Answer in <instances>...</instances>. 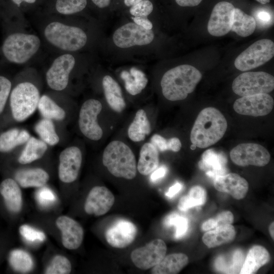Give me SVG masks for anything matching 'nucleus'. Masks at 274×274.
Listing matches in <instances>:
<instances>
[{"mask_svg":"<svg viewBox=\"0 0 274 274\" xmlns=\"http://www.w3.org/2000/svg\"><path fill=\"white\" fill-rule=\"evenodd\" d=\"M15 178L17 183L23 188L41 187L48 182L49 176L42 168H33L17 171Z\"/></svg>","mask_w":274,"mask_h":274,"instance_id":"obj_26","label":"nucleus"},{"mask_svg":"<svg viewBox=\"0 0 274 274\" xmlns=\"http://www.w3.org/2000/svg\"><path fill=\"white\" fill-rule=\"evenodd\" d=\"M201 78V73L193 66L182 64L173 67L162 76V94L170 101L183 100L195 90Z\"/></svg>","mask_w":274,"mask_h":274,"instance_id":"obj_2","label":"nucleus"},{"mask_svg":"<svg viewBox=\"0 0 274 274\" xmlns=\"http://www.w3.org/2000/svg\"><path fill=\"white\" fill-rule=\"evenodd\" d=\"M134 22L143 28L151 30L153 27L152 22L147 18L144 17H132Z\"/></svg>","mask_w":274,"mask_h":274,"instance_id":"obj_49","label":"nucleus"},{"mask_svg":"<svg viewBox=\"0 0 274 274\" xmlns=\"http://www.w3.org/2000/svg\"><path fill=\"white\" fill-rule=\"evenodd\" d=\"M216 227L225 224H231L234 221V217L230 211H224L219 213L213 218Z\"/></svg>","mask_w":274,"mask_h":274,"instance_id":"obj_46","label":"nucleus"},{"mask_svg":"<svg viewBox=\"0 0 274 274\" xmlns=\"http://www.w3.org/2000/svg\"><path fill=\"white\" fill-rule=\"evenodd\" d=\"M262 5H265L270 2V0H256Z\"/></svg>","mask_w":274,"mask_h":274,"instance_id":"obj_59","label":"nucleus"},{"mask_svg":"<svg viewBox=\"0 0 274 274\" xmlns=\"http://www.w3.org/2000/svg\"><path fill=\"white\" fill-rule=\"evenodd\" d=\"M181 7H194L198 5L202 0H175Z\"/></svg>","mask_w":274,"mask_h":274,"instance_id":"obj_53","label":"nucleus"},{"mask_svg":"<svg viewBox=\"0 0 274 274\" xmlns=\"http://www.w3.org/2000/svg\"><path fill=\"white\" fill-rule=\"evenodd\" d=\"M235 235L234 227L231 224H225L206 232L202 240L208 248H214L231 242Z\"/></svg>","mask_w":274,"mask_h":274,"instance_id":"obj_27","label":"nucleus"},{"mask_svg":"<svg viewBox=\"0 0 274 274\" xmlns=\"http://www.w3.org/2000/svg\"><path fill=\"white\" fill-rule=\"evenodd\" d=\"M19 230L22 236L29 242H43L46 238L43 232L28 225L20 226Z\"/></svg>","mask_w":274,"mask_h":274,"instance_id":"obj_42","label":"nucleus"},{"mask_svg":"<svg viewBox=\"0 0 274 274\" xmlns=\"http://www.w3.org/2000/svg\"><path fill=\"white\" fill-rule=\"evenodd\" d=\"M274 223L272 222L269 226V231L271 238H274Z\"/></svg>","mask_w":274,"mask_h":274,"instance_id":"obj_58","label":"nucleus"},{"mask_svg":"<svg viewBox=\"0 0 274 274\" xmlns=\"http://www.w3.org/2000/svg\"><path fill=\"white\" fill-rule=\"evenodd\" d=\"M153 10V5L149 0H142L131 6L129 10L130 13L134 17L147 16Z\"/></svg>","mask_w":274,"mask_h":274,"instance_id":"obj_43","label":"nucleus"},{"mask_svg":"<svg viewBox=\"0 0 274 274\" xmlns=\"http://www.w3.org/2000/svg\"><path fill=\"white\" fill-rule=\"evenodd\" d=\"M35 129L42 141L46 144L53 146L58 143L59 138L51 120L43 119L36 125Z\"/></svg>","mask_w":274,"mask_h":274,"instance_id":"obj_37","label":"nucleus"},{"mask_svg":"<svg viewBox=\"0 0 274 274\" xmlns=\"http://www.w3.org/2000/svg\"><path fill=\"white\" fill-rule=\"evenodd\" d=\"M102 108L98 100L89 99L82 105L79 117V126L81 132L93 141L100 140L103 131L97 122V116Z\"/></svg>","mask_w":274,"mask_h":274,"instance_id":"obj_11","label":"nucleus"},{"mask_svg":"<svg viewBox=\"0 0 274 274\" xmlns=\"http://www.w3.org/2000/svg\"><path fill=\"white\" fill-rule=\"evenodd\" d=\"M154 38L152 29H146L135 23H128L119 27L113 36L115 45L121 48L146 45Z\"/></svg>","mask_w":274,"mask_h":274,"instance_id":"obj_10","label":"nucleus"},{"mask_svg":"<svg viewBox=\"0 0 274 274\" xmlns=\"http://www.w3.org/2000/svg\"><path fill=\"white\" fill-rule=\"evenodd\" d=\"M167 172L166 167L164 166H161L159 168H157L152 173L150 177L151 180L153 182H156L158 180L163 178Z\"/></svg>","mask_w":274,"mask_h":274,"instance_id":"obj_50","label":"nucleus"},{"mask_svg":"<svg viewBox=\"0 0 274 274\" xmlns=\"http://www.w3.org/2000/svg\"><path fill=\"white\" fill-rule=\"evenodd\" d=\"M47 149L46 143L42 140L31 137L18 158L20 163L25 164L41 158Z\"/></svg>","mask_w":274,"mask_h":274,"instance_id":"obj_32","label":"nucleus"},{"mask_svg":"<svg viewBox=\"0 0 274 274\" xmlns=\"http://www.w3.org/2000/svg\"><path fill=\"white\" fill-rule=\"evenodd\" d=\"M183 185L179 182H176L174 185L171 186L167 192L165 193V195L172 198L176 195L182 188Z\"/></svg>","mask_w":274,"mask_h":274,"instance_id":"obj_52","label":"nucleus"},{"mask_svg":"<svg viewBox=\"0 0 274 274\" xmlns=\"http://www.w3.org/2000/svg\"><path fill=\"white\" fill-rule=\"evenodd\" d=\"M159 161L156 147L151 142L146 143L141 148L137 170L142 175H149L158 167Z\"/></svg>","mask_w":274,"mask_h":274,"instance_id":"obj_25","label":"nucleus"},{"mask_svg":"<svg viewBox=\"0 0 274 274\" xmlns=\"http://www.w3.org/2000/svg\"><path fill=\"white\" fill-rule=\"evenodd\" d=\"M151 143L153 144L160 151L169 150L168 140H166L161 135L155 134L151 138Z\"/></svg>","mask_w":274,"mask_h":274,"instance_id":"obj_47","label":"nucleus"},{"mask_svg":"<svg viewBox=\"0 0 274 274\" xmlns=\"http://www.w3.org/2000/svg\"><path fill=\"white\" fill-rule=\"evenodd\" d=\"M230 157L234 163L241 166H264L270 159L268 150L262 145L255 143L237 145L230 151Z\"/></svg>","mask_w":274,"mask_h":274,"instance_id":"obj_9","label":"nucleus"},{"mask_svg":"<svg viewBox=\"0 0 274 274\" xmlns=\"http://www.w3.org/2000/svg\"><path fill=\"white\" fill-rule=\"evenodd\" d=\"M37 199L42 206H47L53 203L55 196L53 192L48 188H42L37 194Z\"/></svg>","mask_w":274,"mask_h":274,"instance_id":"obj_45","label":"nucleus"},{"mask_svg":"<svg viewBox=\"0 0 274 274\" xmlns=\"http://www.w3.org/2000/svg\"><path fill=\"white\" fill-rule=\"evenodd\" d=\"M71 270L72 265L69 260L64 256L57 255L52 259L47 267L45 273L68 274Z\"/></svg>","mask_w":274,"mask_h":274,"instance_id":"obj_38","label":"nucleus"},{"mask_svg":"<svg viewBox=\"0 0 274 274\" xmlns=\"http://www.w3.org/2000/svg\"><path fill=\"white\" fill-rule=\"evenodd\" d=\"M38 88L30 82L17 85L10 94V106L14 119L21 122L32 115L38 108L40 99Z\"/></svg>","mask_w":274,"mask_h":274,"instance_id":"obj_6","label":"nucleus"},{"mask_svg":"<svg viewBox=\"0 0 274 274\" xmlns=\"http://www.w3.org/2000/svg\"><path fill=\"white\" fill-rule=\"evenodd\" d=\"M207 192L205 189L200 186L192 187L188 194L181 198L178 203V209L182 211L203 205L206 201Z\"/></svg>","mask_w":274,"mask_h":274,"instance_id":"obj_34","label":"nucleus"},{"mask_svg":"<svg viewBox=\"0 0 274 274\" xmlns=\"http://www.w3.org/2000/svg\"><path fill=\"white\" fill-rule=\"evenodd\" d=\"M201 228L203 231H208L210 229L215 228L216 225L213 218L209 219L203 222Z\"/></svg>","mask_w":274,"mask_h":274,"instance_id":"obj_54","label":"nucleus"},{"mask_svg":"<svg viewBox=\"0 0 274 274\" xmlns=\"http://www.w3.org/2000/svg\"><path fill=\"white\" fill-rule=\"evenodd\" d=\"M9 261L11 267L18 272H28L33 266L31 256L27 252L21 249L12 251L9 255Z\"/></svg>","mask_w":274,"mask_h":274,"instance_id":"obj_36","label":"nucleus"},{"mask_svg":"<svg viewBox=\"0 0 274 274\" xmlns=\"http://www.w3.org/2000/svg\"><path fill=\"white\" fill-rule=\"evenodd\" d=\"M98 8H104L109 6L111 0H91Z\"/></svg>","mask_w":274,"mask_h":274,"instance_id":"obj_55","label":"nucleus"},{"mask_svg":"<svg viewBox=\"0 0 274 274\" xmlns=\"http://www.w3.org/2000/svg\"><path fill=\"white\" fill-rule=\"evenodd\" d=\"M235 7L230 3L222 1L214 7L207 26L209 33L215 37H221L230 30Z\"/></svg>","mask_w":274,"mask_h":274,"instance_id":"obj_15","label":"nucleus"},{"mask_svg":"<svg viewBox=\"0 0 274 274\" xmlns=\"http://www.w3.org/2000/svg\"><path fill=\"white\" fill-rule=\"evenodd\" d=\"M30 138L25 130L10 129L0 135V152H9L16 146L27 142Z\"/></svg>","mask_w":274,"mask_h":274,"instance_id":"obj_33","label":"nucleus"},{"mask_svg":"<svg viewBox=\"0 0 274 274\" xmlns=\"http://www.w3.org/2000/svg\"><path fill=\"white\" fill-rule=\"evenodd\" d=\"M270 255L267 250L261 246H254L249 251L245 258L241 274H252L268 262Z\"/></svg>","mask_w":274,"mask_h":274,"instance_id":"obj_24","label":"nucleus"},{"mask_svg":"<svg viewBox=\"0 0 274 274\" xmlns=\"http://www.w3.org/2000/svg\"><path fill=\"white\" fill-rule=\"evenodd\" d=\"M120 76L124 81L126 90L132 95L141 93L148 82L145 74L134 67L131 68L129 72L126 71H122Z\"/></svg>","mask_w":274,"mask_h":274,"instance_id":"obj_30","label":"nucleus"},{"mask_svg":"<svg viewBox=\"0 0 274 274\" xmlns=\"http://www.w3.org/2000/svg\"><path fill=\"white\" fill-rule=\"evenodd\" d=\"M102 163L116 177L132 180L136 175L134 154L126 144L120 141H113L107 146L102 154Z\"/></svg>","mask_w":274,"mask_h":274,"instance_id":"obj_3","label":"nucleus"},{"mask_svg":"<svg viewBox=\"0 0 274 274\" xmlns=\"http://www.w3.org/2000/svg\"><path fill=\"white\" fill-rule=\"evenodd\" d=\"M12 87L10 80L3 75H0V114L5 107Z\"/></svg>","mask_w":274,"mask_h":274,"instance_id":"obj_44","label":"nucleus"},{"mask_svg":"<svg viewBox=\"0 0 274 274\" xmlns=\"http://www.w3.org/2000/svg\"><path fill=\"white\" fill-rule=\"evenodd\" d=\"M230 258V260L226 261L222 257H218V259L219 260L228 263L222 268L220 271L228 273H240L245 260L242 251L240 250L235 251Z\"/></svg>","mask_w":274,"mask_h":274,"instance_id":"obj_41","label":"nucleus"},{"mask_svg":"<svg viewBox=\"0 0 274 274\" xmlns=\"http://www.w3.org/2000/svg\"><path fill=\"white\" fill-rule=\"evenodd\" d=\"M151 130L150 123L146 112L143 109L139 110L128 128V135L133 142L143 141Z\"/></svg>","mask_w":274,"mask_h":274,"instance_id":"obj_29","label":"nucleus"},{"mask_svg":"<svg viewBox=\"0 0 274 274\" xmlns=\"http://www.w3.org/2000/svg\"><path fill=\"white\" fill-rule=\"evenodd\" d=\"M166 250L165 242L161 239L157 238L134 250L130 254V258L136 267L147 270L160 262L165 256Z\"/></svg>","mask_w":274,"mask_h":274,"instance_id":"obj_12","label":"nucleus"},{"mask_svg":"<svg viewBox=\"0 0 274 274\" xmlns=\"http://www.w3.org/2000/svg\"><path fill=\"white\" fill-rule=\"evenodd\" d=\"M188 263L186 255L181 253H173L166 256L157 265L152 267L153 274H176L179 273Z\"/></svg>","mask_w":274,"mask_h":274,"instance_id":"obj_28","label":"nucleus"},{"mask_svg":"<svg viewBox=\"0 0 274 274\" xmlns=\"http://www.w3.org/2000/svg\"><path fill=\"white\" fill-rule=\"evenodd\" d=\"M164 224L167 227L175 226L176 238H179L184 236L188 227V220L177 213H173L167 216L164 220Z\"/></svg>","mask_w":274,"mask_h":274,"instance_id":"obj_40","label":"nucleus"},{"mask_svg":"<svg viewBox=\"0 0 274 274\" xmlns=\"http://www.w3.org/2000/svg\"><path fill=\"white\" fill-rule=\"evenodd\" d=\"M13 3H14L15 5H17L18 7L20 6L21 3L23 2L32 4L36 2V0H11Z\"/></svg>","mask_w":274,"mask_h":274,"instance_id":"obj_56","label":"nucleus"},{"mask_svg":"<svg viewBox=\"0 0 274 274\" xmlns=\"http://www.w3.org/2000/svg\"><path fill=\"white\" fill-rule=\"evenodd\" d=\"M227 122L222 113L216 108L208 107L198 114L190 133L192 144L206 148L218 142L224 135Z\"/></svg>","mask_w":274,"mask_h":274,"instance_id":"obj_1","label":"nucleus"},{"mask_svg":"<svg viewBox=\"0 0 274 274\" xmlns=\"http://www.w3.org/2000/svg\"><path fill=\"white\" fill-rule=\"evenodd\" d=\"M141 1L142 0H124V3L126 6L129 7L132 6Z\"/></svg>","mask_w":274,"mask_h":274,"instance_id":"obj_57","label":"nucleus"},{"mask_svg":"<svg viewBox=\"0 0 274 274\" xmlns=\"http://www.w3.org/2000/svg\"><path fill=\"white\" fill-rule=\"evenodd\" d=\"M75 64V59L71 54H65L56 58L46 73L48 86L56 91L64 89Z\"/></svg>","mask_w":274,"mask_h":274,"instance_id":"obj_14","label":"nucleus"},{"mask_svg":"<svg viewBox=\"0 0 274 274\" xmlns=\"http://www.w3.org/2000/svg\"><path fill=\"white\" fill-rule=\"evenodd\" d=\"M169 150L178 152L182 147L180 140L177 138H172L168 140Z\"/></svg>","mask_w":274,"mask_h":274,"instance_id":"obj_51","label":"nucleus"},{"mask_svg":"<svg viewBox=\"0 0 274 274\" xmlns=\"http://www.w3.org/2000/svg\"><path fill=\"white\" fill-rule=\"evenodd\" d=\"M44 35L52 45L67 51L81 49L87 40L86 34L80 28L58 22L49 23L45 29Z\"/></svg>","mask_w":274,"mask_h":274,"instance_id":"obj_5","label":"nucleus"},{"mask_svg":"<svg viewBox=\"0 0 274 274\" xmlns=\"http://www.w3.org/2000/svg\"><path fill=\"white\" fill-rule=\"evenodd\" d=\"M55 223L61 231L63 246L69 250L79 248L84 238V230L79 223L68 216H60Z\"/></svg>","mask_w":274,"mask_h":274,"instance_id":"obj_19","label":"nucleus"},{"mask_svg":"<svg viewBox=\"0 0 274 274\" xmlns=\"http://www.w3.org/2000/svg\"><path fill=\"white\" fill-rule=\"evenodd\" d=\"M227 161L224 153L210 149L203 153L198 165L208 176L214 179L217 176L226 174Z\"/></svg>","mask_w":274,"mask_h":274,"instance_id":"obj_21","label":"nucleus"},{"mask_svg":"<svg viewBox=\"0 0 274 274\" xmlns=\"http://www.w3.org/2000/svg\"><path fill=\"white\" fill-rule=\"evenodd\" d=\"M38 108L45 119L59 121L63 120L65 116L64 110L46 95L40 98Z\"/></svg>","mask_w":274,"mask_h":274,"instance_id":"obj_35","label":"nucleus"},{"mask_svg":"<svg viewBox=\"0 0 274 274\" xmlns=\"http://www.w3.org/2000/svg\"><path fill=\"white\" fill-rule=\"evenodd\" d=\"M233 91L241 96L268 93L274 89V77L264 72H247L233 81Z\"/></svg>","mask_w":274,"mask_h":274,"instance_id":"obj_7","label":"nucleus"},{"mask_svg":"<svg viewBox=\"0 0 274 274\" xmlns=\"http://www.w3.org/2000/svg\"><path fill=\"white\" fill-rule=\"evenodd\" d=\"M196 147L195 146V145H193V144H192V145L191 146V147H190V148H191V149L192 150H194V149H195Z\"/></svg>","mask_w":274,"mask_h":274,"instance_id":"obj_60","label":"nucleus"},{"mask_svg":"<svg viewBox=\"0 0 274 274\" xmlns=\"http://www.w3.org/2000/svg\"><path fill=\"white\" fill-rule=\"evenodd\" d=\"M273 56V42L263 39L255 42L238 55L234 64L237 70L247 71L264 64Z\"/></svg>","mask_w":274,"mask_h":274,"instance_id":"obj_8","label":"nucleus"},{"mask_svg":"<svg viewBox=\"0 0 274 274\" xmlns=\"http://www.w3.org/2000/svg\"><path fill=\"white\" fill-rule=\"evenodd\" d=\"M214 179V187L218 191L228 193L236 199L244 198L248 192V182L237 174L217 176Z\"/></svg>","mask_w":274,"mask_h":274,"instance_id":"obj_20","label":"nucleus"},{"mask_svg":"<svg viewBox=\"0 0 274 274\" xmlns=\"http://www.w3.org/2000/svg\"><path fill=\"white\" fill-rule=\"evenodd\" d=\"M256 26L255 18L238 8H235L231 30L242 37L251 35Z\"/></svg>","mask_w":274,"mask_h":274,"instance_id":"obj_31","label":"nucleus"},{"mask_svg":"<svg viewBox=\"0 0 274 274\" xmlns=\"http://www.w3.org/2000/svg\"><path fill=\"white\" fill-rule=\"evenodd\" d=\"M138 232L136 226L125 219H119L107 229L105 237L112 247L123 249L128 247L134 240Z\"/></svg>","mask_w":274,"mask_h":274,"instance_id":"obj_16","label":"nucleus"},{"mask_svg":"<svg viewBox=\"0 0 274 274\" xmlns=\"http://www.w3.org/2000/svg\"><path fill=\"white\" fill-rule=\"evenodd\" d=\"M256 17L258 22L263 26H267L273 23L271 15L267 11L260 10L257 12Z\"/></svg>","mask_w":274,"mask_h":274,"instance_id":"obj_48","label":"nucleus"},{"mask_svg":"<svg viewBox=\"0 0 274 274\" xmlns=\"http://www.w3.org/2000/svg\"><path fill=\"white\" fill-rule=\"evenodd\" d=\"M0 193L7 209L11 212L17 213L22 207V196L17 182L12 179L4 180L0 185Z\"/></svg>","mask_w":274,"mask_h":274,"instance_id":"obj_22","label":"nucleus"},{"mask_svg":"<svg viewBox=\"0 0 274 274\" xmlns=\"http://www.w3.org/2000/svg\"><path fill=\"white\" fill-rule=\"evenodd\" d=\"M82 160L80 149L72 146L63 150L59 156L58 177L61 181L70 183L75 181L79 175Z\"/></svg>","mask_w":274,"mask_h":274,"instance_id":"obj_17","label":"nucleus"},{"mask_svg":"<svg viewBox=\"0 0 274 274\" xmlns=\"http://www.w3.org/2000/svg\"><path fill=\"white\" fill-rule=\"evenodd\" d=\"M102 84L106 100L110 108L116 112H122L125 108L126 103L118 83L111 76L106 75L102 79Z\"/></svg>","mask_w":274,"mask_h":274,"instance_id":"obj_23","label":"nucleus"},{"mask_svg":"<svg viewBox=\"0 0 274 274\" xmlns=\"http://www.w3.org/2000/svg\"><path fill=\"white\" fill-rule=\"evenodd\" d=\"M273 98L268 93H260L242 96L233 104V109L238 114L253 117L263 116L272 111Z\"/></svg>","mask_w":274,"mask_h":274,"instance_id":"obj_13","label":"nucleus"},{"mask_svg":"<svg viewBox=\"0 0 274 274\" xmlns=\"http://www.w3.org/2000/svg\"><path fill=\"white\" fill-rule=\"evenodd\" d=\"M114 202V196L109 189L105 186H97L89 192L84 208L87 214L99 216L108 212Z\"/></svg>","mask_w":274,"mask_h":274,"instance_id":"obj_18","label":"nucleus"},{"mask_svg":"<svg viewBox=\"0 0 274 274\" xmlns=\"http://www.w3.org/2000/svg\"><path fill=\"white\" fill-rule=\"evenodd\" d=\"M87 5V0H57L55 7L60 13L70 15L82 11Z\"/></svg>","mask_w":274,"mask_h":274,"instance_id":"obj_39","label":"nucleus"},{"mask_svg":"<svg viewBox=\"0 0 274 274\" xmlns=\"http://www.w3.org/2000/svg\"><path fill=\"white\" fill-rule=\"evenodd\" d=\"M40 43V39L33 35L9 33L4 40L1 51L8 61L22 64L27 62L37 52Z\"/></svg>","mask_w":274,"mask_h":274,"instance_id":"obj_4","label":"nucleus"}]
</instances>
